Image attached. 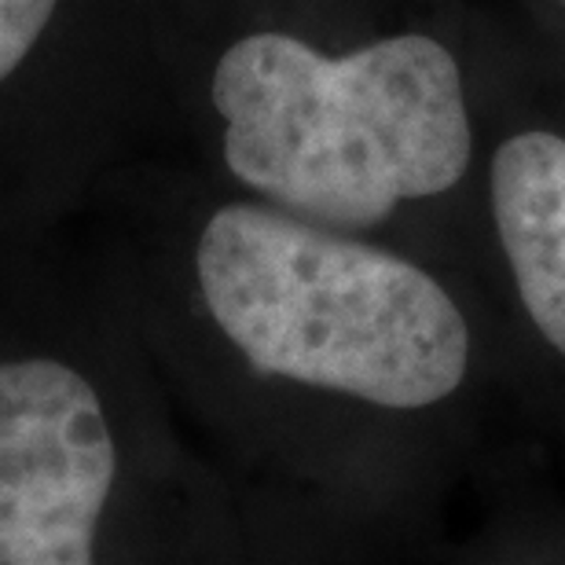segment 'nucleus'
<instances>
[{"mask_svg":"<svg viewBox=\"0 0 565 565\" xmlns=\"http://www.w3.org/2000/svg\"><path fill=\"white\" fill-rule=\"evenodd\" d=\"M202 99L224 177L320 228L382 224L470 166L459 66L423 33L334 55L276 22L243 26L210 52Z\"/></svg>","mask_w":565,"mask_h":565,"instance_id":"1","label":"nucleus"},{"mask_svg":"<svg viewBox=\"0 0 565 565\" xmlns=\"http://www.w3.org/2000/svg\"><path fill=\"white\" fill-rule=\"evenodd\" d=\"M188 273L210 331L257 382L415 415L470 379L473 331L445 282L268 202L210 206Z\"/></svg>","mask_w":565,"mask_h":565,"instance_id":"2","label":"nucleus"},{"mask_svg":"<svg viewBox=\"0 0 565 565\" xmlns=\"http://www.w3.org/2000/svg\"><path fill=\"white\" fill-rule=\"evenodd\" d=\"M132 0H0V239L44 232L110 177Z\"/></svg>","mask_w":565,"mask_h":565,"instance_id":"3","label":"nucleus"},{"mask_svg":"<svg viewBox=\"0 0 565 565\" xmlns=\"http://www.w3.org/2000/svg\"><path fill=\"white\" fill-rule=\"evenodd\" d=\"M121 448L107 393L63 349L0 353V565H96Z\"/></svg>","mask_w":565,"mask_h":565,"instance_id":"4","label":"nucleus"},{"mask_svg":"<svg viewBox=\"0 0 565 565\" xmlns=\"http://www.w3.org/2000/svg\"><path fill=\"white\" fill-rule=\"evenodd\" d=\"M492 213L518 301L565 360V140L518 132L492 158Z\"/></svg>","mask_w":565,"mask_h":565,"instance_id":"5","label":"nucleus"},{"mask_svg":"<svg viewBox=\"0 0 565 565\" xmlns=\"http://www.w3.org/2000/svg\"><path fill=\"white\" fill-rule=\"evenodd\" d=\"M484 565H565V540L562 536H518L507 551H495V558Z\"/></svg>","mask_w":565,"mask_h":565,"instance_id":"6","label":"nucleus"},{"mask_svg":"<svg viewBox=\"0 0 565 565\" xmlns=\"http://www.w3.org/2000/svg\"><path fill=\"white\" fill-rule=\"evenodd\" d=\"M562 4H565V0H562Z\"/></svg>","mask_w":565,"mask_h":565,"instance_id":"7","label":"nucleus"}]
</instances>
